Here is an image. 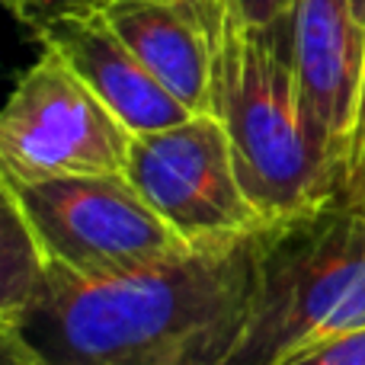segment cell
Returning <instances> with one entry per match:
<instances>
[{
	"label": "cell",
	"instance_id": "1",
	"mask_svg": "<svg viewBox=\"0 0 365 365\" xmlns=\"http://www.w3.org/2000/svg\"><path fill=\"white\" fill-rule=\"evenodd\" d=\"M257 234L83 276L38 259L19 227L0 314L6 365H227L253 314Z\"/></svg>",
	"mask_w": 365,
	"mask_h": 365
},
{
	"label": "cell",
	"instance_id": "2",
	"mask_svg": "<svg viewBox=\"0 0 365 365\" xmlns=\"http://www.w3.org/2000/svg\"><path fill=\"white\" fill-rule=\"evenodd\" d=\"M212 115L225 125L240 186L266 225L349 192L330 170L304 115L292 13L272 26H247L227 10Z\"/></svg>",
	"mask_w": 365,
	"mask_h": 365
},
{
	"label": "cell",
	"instance_id": "3",
	"mask_svg": "<svg viewBox=\"0 0 365 365\" xmlns=\"http://www.w3.org/2000/svg\"><path fill=\"white\" fill-rule=\"evenodd\" d=\"M365 327V189L257 234L253 314L227 365H279Z\"/></svg>",
	"mask_w": 365,
	"mask_h": 365
},
{
	"label": "cell",
	"instance_id": "4",
	"mask_svg": "<svg viewBox=\"0 0 365 365\" xmlns=\"http://www.w3.org/2000/svg\"><path fill=\"white\" fill-rule=\"evenodd\" d=\"M0 189L36 257L83 276L138 269L189 250L125 173L36 182L0 177Z\"/></svg>",
	"mask_w": 365,
	"mask_h": 365
},
{
	"label": "cell",
	"instance_id": "5",
	"mask_svg": "<svg viewBox=\"0 0 365 365\" xmlns=\"http://www.w3.org/2000/svg\"><path fill=\"white\" fill-rule=\"evenodd\" d=\"M132 138L106 103L42 48L0 115V177L36 182L125 173Z\"/></svg>",
	"mask_w": 365,
	"mask_h": 365
},
{
	"label": "cell",
	"instance_id": "6",
	"mask_svg": "<svg viewBox=\"0 0 365 365\" xmlns=\"http://www.w3.org/2000/svg\"><path fill=\"white\" fill-rule=\"evenodd\" d=\"M125 177L189 247L250 237L266 225L240 186L227 132L212 113L135 135Z\"/></svg>",
	"mask_w": 365,
	"mask_h": 365
},
{
	"label": "cell",
	"instance_id": "7",
	"mask_svg": "<svg viewBox=\"0 0 365 365\" xmlns=\"http://www.w3.org/2000/svg\"><path fill=\"white\" fill-rule=\"evenodd\" d=\"M292 23L304 115L330 170L349 189L365 106V26L353 0H298Z\"/></svg>",
	"mask_w": 365,
	"mask_h": 365
},
{
	"label": "cell",
	"instance_id": "8",
	"mask_svg": "<svg viewBox=\"0 0 365 365\" xmlns=\"http://www.w3.org/2000/svg\"><path fill=\"white\" fill-rule=\"evenodd\" d=\"M103 13L189 113H212L227 0H109Z\"/></svg>",
	"mask_w": 365,
	"mask_h": 365
},
{
	"label": "cell",
	"instance_id": "9",
	"mask_svg": "<svg viewBox=\"0 0 365 365\" xmlns=\"http://www.w3.org/2000/svg\"><path fill=\"white\" fill-rule=\"evenodd\" d=\"M36 36L42 48L55 51L132 135L164 132L195 115L141 64L103 10L58 16Z\"/></svg>",
	"mask_w": 365,
	"mask_h": 365
},
{
	"label": "cell",
	"instance_id": "10",
	"mask_svg": "<svg viewBox=\"0 0 365 365\" xmlns=\"http://www.w3.org/2000/svg\"><path fill=\"white\" fill-rule=\"evenodd\" d=\"M279 365H365V327L330 336Z\"/></svg>",
	"mask_w": 365,
	"mask_h": 365
},
{
	"label": "cell",
	"instance_id": "11",
	"mask_svg": "<svg viewBox=\"0 0 365 365\" xmlns=\"http://www.w3.org/2000/svg\"><path fill=\"white\" fill-rule=\"evenodd\" d=\"M109 0H23L16 10V16L29 26L32 32H38L42 26H48L58 16H74V13H96L103 10Z\"/></svg>",
	"mask_w": 365,
	"mask_h": 365
},
{
	"label": "cell",
	"instance_id": "12",
	"mask_svg": "<svg viewBox=\"0 0 365 365\" xmlns=\"http://www.w3.org/2000/svg\"><path fill=\"white\" fill-rule=\"evenodd\" d=\"M298 0H227V10L247 26H272L289 16Z\"/></svg>",
	"mask_w": 365,
	"mask_h": 365
},
{
	"label": "cell",
	"instance_id": "13",
	"mask_svg": "<svg viewBox=\"0 0 365 365\" xmlns=\"http://www.w3.org/2000/svg\"><path fill=\"white\" fill-rule=\"evenodd\" d=\"M365 173V106H362V125H359V158H356V177ZM353 177V182H356Z\"/></svg>",
	"mask_w": 365,
	"mask_h": 365
},
{
	"label": "cell",
	"instance_id": "14",
	"mask_svg": "<svg viewBox=\"0 0 365 365\" xmlns=\"http://www.w3.org/2000/svg\"><path fill=\"white\" fill-rule=\"evenodd\" d=\"M353 10H356V19L365 26V0H353Z\"/></svg>",
	"mask_w": 365,
	"mask_h": 365
},
{
	"label": "cell",
	"instance_id": "15",
	"mask_svg": "<svg viewBox=\"0 0 365 365\" xmlns=\"http://www.w3.org/2000/svg\"><path fill=\"white\" fill-rule=\"evenodd\" d=\"M349 189H365V173H359V177H356V182Z\"/></svg>",
	"mask_w": 365,
	"mask_h": 365
},
{
	"label": "cell",
	"instance_id": "16",
	"mask_svg": "<svg viewBox=\"0 0 365 365\" xmlns=\"http://www.w3.org/2000/svg\"><path fill=\"white\" fill-rule=\"evenodd\" d=\"M4 4H6V6H10V10H13V13H16V10H19V4H23V0H4Z\"/></svg>",
	"mask_w": 365,
	"mask_h": 365
}]
</instances>
